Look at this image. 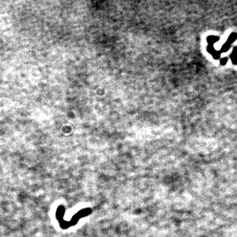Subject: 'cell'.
<instances>
[{"instance_id": "obj_1", "label": "cell", "mask_w": 237, "mask_h": 237, "mask_svg": "<svg viewBox=\"0 0 237 237\" xmlns=\"http://www.w3.org/2000/svg\"><path fill=\"white\" fill-rule=\"evenodd\" d=\"M218 40H219V38H217V37H215V36H209V37H208V38H207V41H208V42L210 44L214 43V42H216V41H218Z\"/></svg>"}, {"instance_id": "obj_2", "label": "cell", "mask_w": 237, "mask_h": 237, "mask_svg": "<svg viewBox=\"0 0 237 237\" xmlns=\"http://www.w3.org/2000/svg\"><path fill=\"white\" fill-rule=\"evenodd\" d=\"M207 51H209V52H210L211 54H213V53L215 51L214 47H213V46L212 45H209V46L207 47Z\"/></svg>"}, {"instance_id": "obj_3", "label": "cell", "mask_w": 237, "mask_h": 237, "mask_svg": "<svg viewBox=\"0 0 237 237\" xmlns=\"http://www.w3.org/2000/svg\"><path fill=\"white\" fill-rule=\"evenodd\" d=\"M213 57H214L215 59H219V52L215 51L213 53Z\"/></svg>"}, {"instance_id": "obj_4", "label": "cell", "mask_w": 237, "mask_h": 237, "mask_svg": "<svg viewBox=\"0 0 237 237\" xmlns=\"http://www.w3.org/2000/svg\"><path fill=\"white\" fill-rule=\"evenodd\" d=\"M226 59H222V64H225V63H226Z\"/></svg>"}]
</instances>
